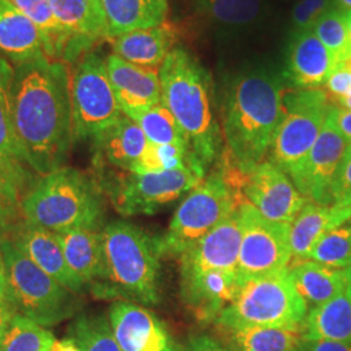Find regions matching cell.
Returning <instances> with one entry per match:
<instances>
[{
    "label": "cell",
    "instance_id": "54",
    "mask_svg": "<svg viewBox=\"0 0 351 351\" xmlns=\"http://www.w3.org/2000/svg\"><path fill=\"white\" fill-rule=\"evenodd\" d=\"M345 64V65H346V66H348V68H349V71H350L351 72V58L350 59H349V60H348V62H346V63H343Z\"/></svg>",
    "mask_w": 351,
    "mask_h": 351
},
{
    "label": "cell",
    "instance_id": "28",
    "mask_svg": "<svg viewBox=\"0 0 351 351\" xmlns=\"http://www.w3.org/2000/svg\"><path fill=\"white\" fill-rule=\"evenodd\" d=\"M64 256L78 281L94 285L103 274V239L101 232L91 228H78L58 233Z\"/></svg>",
    "mask_w": 351,
    "mask_h": 351
},
{
    "label": "cell",
    "instance_id": "47",
    "mask_svg": "<svg viewBox=\"0 0 351 351\" xmlns=\"http://www.w3.org/2000/svg\"><path fill=\"white\" fill-rule=\"evenodd\" d=\"M17 315L12 304L7 300H0V339L11 324L13 317Z\"/></svg>",
    "mask_w": 351,
    "mask_h": 351
},
{
    "label": "cell",
    "instance_id": "19",
    "mask_svg": "<svg viewBox=\"0 0 351 351\" xmlns=\"http://www.w3.org/2000/svg\"><path fill=\"white\" fill-rule=\"evenodd\" d=\"M237 272L204 271L181 274L182 301L202 322H215L239 293Z\"/></svg>",
    "mask_w": 351,
    "mask_h": 351
},
{
    "label": "cell",
    "instance_id": "14",
    "mask_svg": "<svg viewBox=\"0 0 351 351\" xmlns=\"http://www.w3.org/2000/svg\"><path fill=\"white\" fill-rule=\"evenodd\" d=\"M242 189L247 203L265 219L290 224L307 199L284 171L271 162H262L245 175Z\"/></svg>",
    "mask_w": 351,
    "mask_h": 351
},
{
    "label": "cell",
    "instance_id": "48",
    "mask_svg": "<svg viewBox=\"0 0 351 351\" xmlns=\"http://www.w3.org/2000/svg\"><path fill=\"white\" fill-rule=\"evenodd\" d=\"M50 351H82L81 348L78 346V343L75 339L71 337H66L64 339H55V342L52 343Z\"/></svg>",
    "mask_w": 351,
    "mask_h": 351
},
{
    "label": "cell",
    "instance_id": "35",
    "mask_svg": "<svg viewBox=\"0 0 351 351\" xmlns=\"http://www.w3.org/2000/svg\"><path fill=\"white\" fill-rule=\"evenodd\" d=\"M55 339L45 326L17 314L0 339V351H50Z\"/></svg>",
    "mask_w": 351,
    "mask_h": 351
},
{
    "label": "cell",
    "instance_id": "22",
    "mask_svg": "<svg viewBox=\"0 0 351 351\" xmlns=\"http://www.w3.org/2000/svg\"><path fill=\"white\" fill-rule=\"evenodd\" d=\"M350 219L351 204L307 202L290 223V247L294 262L307 261L319 239Z\"/></svg>",
    "mask_w": 351,
    "mask_h": 351
},
{
    "label": "cell",
    "instance_id": "3",
    "mask_svg": "<svg viewBox=\"0 0 351 351\" xmlns=\"http://www.w3.org/2000/svg\"><path fill=\"white\" fill-rule=\"evenodd\" d=\"M162 101L175 116L189 149L204 167L220 154L223 130L215 117L213 78L185 47L176 46L159 69Z\"/></svg>",
    "mask_w": 351,
    "mask_h": 351
},
{
    "label": "cell",
    "instance_id": "20",
    "mask_svg": "<svg viewBox=\"0 0 351 351\" xmlns=\"http://www.w3.org/2000/svg\"><path fill=\"white\" fill-rule=\"evenodd\" d=\"M107 71L116 98L124 113L141 111L162 101L159 71L129 63L117 55L106 58Z\"/></svg>",
    "mask_w": 351,
    "mask_h": 351
},
{
    "label": "cell",
    "instance_id": "29",
    "mask_svg": "<svg viewBox=\"0 0 351 351\" xmlns=\"http://www.w3.org/2000/svg\"><path fill=\"white\" fill-rule=\"evenodd\" d=\"M13 5L34 23L43 37L46 56L63 63H77L81 58L75 40L58 20L49 0H10Z\"/></svg>",
    "mask_w": 351,
    "mask_h": 351
},
{
    "label": "cell",
    "instance_id": "53",
    "mask_svg": "<svg viewBox=\"0 0 351 351\" xmlns=\"http://www.w3.org/2000/svg\"><path fill=\"white\" fill-rule=\"evenodd\" d=\"M345 274H346V277H348V282L351 285V267L345 269Z\"/></svg>",
    "mask_w": 351,
    "mask_h": 351
},
{
    "label": "cell",
    "instance_id": "37",
    "mask_svg": "<svg viewBox=\"0 0 351 351\" xmlns=\"http://www.w3.org/2000/svg\"><path fill=\"white\" fill-rule=\"evenodd\" d=\"M313 30L339 65L350 59L351 39L343 10L337 5L333 7L317 21Z\"/></svg>",
    "mask_w": 351,
    "mask_h": 351
},
{
    "label": "cell",
    "instance_id": "15",
    "mask_svg": "<svg viewBox=\"0 0 351 351\" xmlns=\"http://www.w3.org/2000/svg\"><path fill=\"white\" fill-rule=\"evenodd\" d=\"M108 320L123 351H182L163 322L142 304L116 302Z\"/></svg>",
    "mask_w": 351,
    "mask_h": 351
},
{
    "label": "cell",
    "instance_id": "9",
    "mask_svg": "<svg viewBox=\"0 0 351 351\" xmlns=\"http://www.w3.org/2000/svg\"><path fill=\"white\" fill-rule=\"evenodd\" d=\"M330 108L329 95L322 88L287 91L282 111L268 156L290 177L319 138Z\"/></svg>",
    "mask_w": 351,
    "mask_h": 351
},
{
    "label": "cell",
    "instance_id": "45",
    "mask_svg": "<svg viewBox=\"0 0 351 351\" xmlns=\"http://www.w3.org/2000/svg\"><path fill=\"white\" fill-rule=\"evenodd\" d=\"M182 351H232L228 349L226 343L213 339L207 335L191 336L186 345L182 346Z\"/></svg>",
    "mask_w": 351,
    "mask_h": 351
},
{
    "label": "cell",
    "instance_id": "39",
    "mask_svg": "<svg viewBox=\"0 0 351 351\" xmlns=\"http://www.w3.org/2000/svg\"><path fill=\"white\" fill-rule=\"evenodd\" d=\"M333 7H336L335 0H295L289 16L290 34L313 30Z\"/></svg>",
    "mask_w": 351,
    "mask_h": 351
},
{
    "label": "cell",
    "instance_id": "1",
    "mask_svg": "<svg viewBox=\"0 0 351 351\" xmlns=\"http://www.w3.org/2000/svg\"><path fill=\"white\" fill-rule=\"evenodd\" d=\"M11 107L24 163L40 176L63 168L75 142L66 63L42 53L14 65Z\"/></svg>",
    "mask_w": 351,
    "mask_h": 351
},
{
    "label": "cell",
    "instance_id": "42",
    "mask_svg": "<svg viewBox=\"0 0 351 351\" xmlns=\"http://www.w3.org/2000/svg\"><path fill=\"white\" fill-rule=\"evenodd\" d=\"M326 90L335 98L339 99L351 91V72L345 64H339L326 81Z\"/></svg>",
    "mask_w": 351,
    "mask_h": 351
},
{
    "label": "cell",
    "instance_id": "31",
    "mask_svg": "<svg viewBox=\"0 0 351 351\" xmlns=\"http://www.w3.org/2000/svg\"><path fill=\"white\" fill-rule=\"evenodd\" d=\"M303 337L351 341V285L332 300L313 307L303 323Z\"/></svg>",
    "mask_w": 351,
    "mask_h": 351
},
{
    "label": "cell",
    "instance_id": "11",
    "mask_svg": "<svg viewBox=\"0 0 351 351\" xmlns=\"http://www.w3.org/2000/svg\"><path fill=\"white\" fill-rule=\"evenodd\" d=\"M71 103L75 141L94 138L124 114L99 52L88 51L75 63Z\"/></svg>",
    "mask_w": 351,
    "mask_h": 351
},
{
    "label": "cell",
    "instance_id": "36",
    "mask_svg": "<svg viewBox=\"0 0 351 351\" xmlns=\"http://www.w3.org/2000/svg\"><path fill=\"white\" fill-rule=\"evenodd\" d=\"M68 335L82 351H123L113 336L110 320L103 315H81Z\"/></svg>",
    "mask_w": 351,
    "mask_h": 351
},
{
    "label": "cell",
    "instance_id": "40",
    "mask_svg": "<svg viewBox=\"0 0 351 351\" xmlns=\"http://www.w3.org/2000/svg\"><path fill=\"white\" fill-rule=\"evenodd\" d=\"M29 178L24 164L0 160V201L17 204L21 188Z\"/></svg>",
    "mask_w": 351,
    "mask_h": 351
},
{
    "label": "cell",
    "instance_id": "6",
    "mask_svg": "<svg viewBox=\"0 0 351 351\" xmlns=\"http://www.w3.org/2000/svg\"><path fill=\"white\" fill-rule=\"evenodd\" d=\"M239 282L234 301L215 320L219 329L303 326L310 308L291 284L288 269Z\"/></svg>",
    "mask_w": 351,
    "mask_h": 351
},
{
    "label": "cell",
    "instance_id": "34",
    "mask_svg": "<svg viewBox=\"0 0 351 351\" xmlns=\"http://www.w3.org/2000/svg\"><path fill=\"white\" fill-rule=\"evenodd\" d=\"M14 66L0 58V160L25 164L13 129L11 88Z\"/></svg>",
    "mask_w": 351,
    "mask_h": 351
},
{
    "label": "cell",
    "instance_id": "38",
    "mask_svg": "<svg viewBox=\"0 0 351 351\" xmlns=\"http://www.w3.org/2000/svg\"><path fill=\"white\" fill-rule=\"evenodd\" d=\"M308 259L339 269L351 267V219L319 239Z\"/></svg>",
    "mask_w": 351,
    "mask_h": 351
},
{
    "label": "cell",
    "instance_id": "41",
    "mask_svg": "<svg viewBox=\"0 0 351 351\" xmlns=\"http://www.w3.org/2000/svg\"><path fill=\"white\" fill-rule=\"evenodd\" d=\"M351 204V145L330 190V204Z\"/></svg>",
    "mask_w": 351,
    "mask_h": 351
},
{
    "label": "cell",
    "instance_id": "30",
    "mask_svg": "<svg viewBox=\"0 0 351 351\" xmlns=\"http://www.w3.org/2000/svg\"><path fill=\"white\" fill-rule=\"evenodd\" d=\"M288 275L303 301L313 307L332 300L349 285L345 269L310 259L288 267Z\"/></svg>",
    "mask_w": 351,
    "mask_h": 351
},
{
    "label": "cell",
    "instance_id": "13",
    "mask_svg": "<svg viewBox=\"0 0 351 351\" xmlns=\"http://www.w3.org/2000/svg\"><path fill=\"white\" fill-rule=\"evenodd\" d=\"M350 145L326 120L313 149L290 176L295 188L307 201L330 204V190Z\"/></svg>",
    "mask_w": 351,
    "mask_h": 351
},
{
    "label": "cell",
    "instance_id": "52",
    "mask_svg": "<svg viewBox=\"0 0 351 351\" xmlns=\"http://www.w3.org/2000/svg\"><path fill=\"white\" fill-rule=\"evenodd\" d=\"M345 16H346V23H348V29H349L351 39V11H345Z\"/></svg>",
    "mask_w": 351,
    "mask_h": 351
},
{
    "label": "cell",
    "instance_id": "24",
    "mask_svg": "<svg viewBox=\"0 0 351 351\" xmlns=\"http://www.w3.org/2000/svg\"><path fill=\"white\" fill-rule=\"evenodd\" d=\"M95 162L132 172L149 141L138 124L125 113L94 138Z\"/></svg>",
    "mask_w": 351,
    "mask_h": 351
},
{
    "label": "cell",
    "instance_id": "51",
    "mask_svg": "<svg viewBox=\"0 0 351 351\" xmlns=\"http://www.w3.org/2000/svg\"><path fill=\"white\" fill-rule=\"evenodd\" d=\"M336 5L343 11H351V0H335Z\"/></svg>",
    "mask_w": 351,
    "mask_h": 351
},
{
    "label": "cell",
    "instance_id": "2",
    "mask_svg": "<svg viewBox=\"0 0 351 351\" xmlns=\"http://www.w3.org/2000/svg\"><path fill=\"white\" fill-rule=\"evenodd\" d=\"M287 80L274 65H243L226 81L223 139L229 165L246 175L264 162L276 130Z\"/></svg>",
    "mask_w": 351,
    "mask_h": 351
},
{
    "label": "cell",
    "instance_id": "10",
    "mask_svg": "<svg viewBox=\"0 0 351 351\" xmlns=\"http://www.w3.org/2000/svg\"><path fill=\"white\" fill-rule=\"evenodd\" d=\"M201 164L155 173L101 175L97 178L101 190L107 191L117 213L124 216L154 213L164 204L190 193L203 181Z\"/></svg>",
    "mask_w": 351,
    "mask_h": 351
},
{
    "label": "cell",
    "instance_id": "55",
    "mask_svg": "<svg viewBox=\"0 0 351 351\" xmlns=\"http://www.w3.org/2000/svg\"><path fill=\"white\" fill-rule=\"evenodd\" d=\"M99 1H101V0H99Z\"/></svg>",
    "mask_w": 351,
    "mask_h": 351
},
{
    "label": "cell",
    "instance_id": "44",
    "mask_svg": "<svg viewBox=\"0 0 351 351\" xmlns=\"http://www.w3.org/2000/svg\"><path fill=\"white\" fill-rule=\"evenodd\" d=\"M326 120L351 143V111L330 104Z\"/></svg>",
    "mask_w": 351,
    "mask_h": 351
},
{
    "label": "cell",
    "instance_id": "46",
    "mask_svg": "<svg viewBox=\"0 0 351 351\" xmlns=\"http://www.w3.org/2000/svg\"><path fill=\"white\" fill-rule=\"evenodd\" d=\"M16 206L8 202L0 201V239L4 237V233L11 229V221L13 219Z\"/></svg>",
    "mask_w": 351,
    "mask_h": 351
},
{
    "label": "cell",
    "instance_id": "8",
    "mask_svg": "<svg viewBox=\"0 0 351 351\" xmlns=\"http://www.w3.org/2000/svg\"><path fill=\"white\" fill-rule=\"evenodd\" d=\"M241 202L224 171H217L189 193L177 208L167 233L158 237L163 256H181L213 228L234 213Z\"/></svg>",
    "mask_w": 351,
    "mask_h": 351
},
{
    "label": "cell",
    "instance_id": "43",
    "mask_svg": "<svg viewBox=\"0 0 351 351\" xmlns=\"http://www.w3.org/2000/svg\"><path fill=\"white\" fill-rule=\"evenodd\" d=\"M295 351H351V341L303 339Z\"/></svg>",
    "mask_w": 351,
    "mask_h": 351
},
{
    "label": "cell",
    "instance_id": "49",
    "mask_svg": "<svg viewBox=\"0 0 351 351\" xmlns=\"http://www.w3.org/2000/svg\"><path fill=\"white\" fill-rule=\"evenodd\" d=\"M7 291V268L4 262V255L0 247V300H5Z\"/></svg>",
    "mask_w": 351,
    "mask_h": 351
},
{
    "label": "cell",
    "instance_id": "27",
    "mask_svg": "<svg viewBox=\"0 0 351 351\" xmlns=\"http://www.w3.org/2000/svg\"><path fill=\"white\" fill-rule=\"evenodd\" d=\"M108 39L128 32L162 25L168 0H101Z\"/></svg>",
    "mask_w": 351,
    "mask_h": 351
},
{
    "label": "cell",
    "instance_id": "4",
    "mask_svg": "<svg viewBox=\"0 0 351 351\" xmlns=\"http://www.w3.org/2000/svg\"><path fill=\"white\" fill-rule=\"evenodd\" d=\"M103 274L94 291L101 298L155 306L160 302L158 237L124 220L103 229Z\"/></svg>",
    "mask_w": 351,
    "mask_h": 351
},
{
    "label": "cell",
    "instance_id": "21",
    "mask_svg": "<svg viewBox=\"0 0 351 351\" xmlns=\"http://www.w3.org/2000/svg\"><path fill=\"white\" fill-rule=\"evenodd\" d=\"M12 242L64 288L75 293L84 288L68 267L58 233L25 223L14 228Z\"/></svg>",
    "mask_w": 351,
    "mask_h": 351
},
{
    "label": "cell",
    "instance_id": "23",
    "mask_svg": "<svg viewBox=\"0 0 351 351\" xmlns=\"http://www.w3.org/2000/svg\"><path fill=\"white\" fill-rule=\"evenodd\" d=\"M177 29L169 23L128 32L113 38V53L129 63L147 69H160L168 53L175 49Z\"/></svg>",
    "mask_w": 351,
    "mask_h": 351
},
{
    "label": "cell",
    "instance_id": "50",
    "mask_svg": "<svg viewBox=\"0 0 351 351\" xmlns=\"http://www.w3.org/2000/svg\"><path fill=\"white\" fill-rule=\"evenodd\" d=\"M336 103L339 104V107H341V108H345V110L351 111V91L348 95H345V97H342L339 99H336Z\"/></svg>",
    "mask_w": 351,
    "mask_h": 351
},
{
    "label": "cell",
    "instance_id": "18",
    "mask_svg": "<svg viewBox=\"0 0 351 351\" xmlns=\"http://www.w3.org/2000/svg\"><path fill=\"white\" fill-rule=\"evenodd\" d=\"M337 66L333 55L316 37L314 30L290 34L282 73L293 88L310 90L326 86Z\"/></svg>",
    "mask_w": 351,
    "mask_h": 351
},
{
    "label": "cell",
    "instance_id": "25",
    "mask_svg": "<svg viewBox=\"0 0 351 351\" xmlns=\"http://www.w3.org/2000/svg\"><path fill=\"white\" fill-rule=\"evenodd\" d=\"M60 24L75 40L80 58L107 39L106 19L99 0H49Z\"/></svg>",
    "mask_w": 351,
    "mask_h": 351
},
{
    "label": "cell",
    "instance_id": "5",
    "mask_svg": "<svg viewBox=\"0 0 351 351\" xmlns=\"http://www.w3.org/2000/svg\"><path fill=\"white\" fill-rule=\"evenodd\" d=\"M104 211L97 178L73 168L42 176L21 201L25 223L53 233L78 228L97 229Z\"/></svg>",
    "mask_w": 351,
    "mask_h": 351
},
{
    "label": "cell",
    "instance_id": "32",
    "mask_svg": "<svg viewBox=\"0 0 351 351\" xmlns=\"http://www.w3.org/2000/svg\"><path fill=\"white\" fill-rule=\"evenodd\" d=\"M232 351H295L303 339V326L219 329Z\"/></svg>",
    "mask_w": 351,
    "mask_h": 351
},
{
    "label": "cell",
    "instance_id": "33",
    "mask_svg": "<svg viewBox=\"0 0 351 351\" xmlns=\"http://www.w3.org/2000/svg\"><path fill=\"white\" fill-rule=\"evenodd\" d=\"M125 114L138 124L150 143L181 145L189 147L188 141L176 121L175 116L163 101L149 108Z\"/></svg>",
    "mask_w": 351,
    "mask_h": 351
},
{
    "label": "cell",
    "instance_id": "7",
    "mask_svg": "<svg viewBox=\"0 0 351 351\" xmlns=\"http://www.w3.org/2000/svg\"><path fill=\"white\" fill-rule=\"evenodd\" d=\"M7 268L5 300L19 315L39 326H56L75 315L80 301L20 250L12 239H0Z\"/></svg>",
    "mask_w": 351,
    "mask_h": 351
},
{
    "label": "cell",
    "instance_id": "16",
    "mask_svg": "<svg viewBox=\"0 0 351 351\" xmlns=\"http://www.w3.org/2000/svg\"><path fill=\"white\" fill-rule=\"evenodd\" d=\"M242 224L237 208L181 256V274L226 271L239 274Z\"/></svg>",
    "mask_w": 351,
    "mask_h": 351
},
{
    "label": "cell",
    "instance_id": "17",
    "mask_svg": "<svg viewBox=\"0 0 351 351\" xmlns=\"http://www.w3.org/2000/svg\"><path fill=\"white\" fill-rule=\"evenodd\" d=\"M194 17L217 37H243L262 27L271 10L267 0H190Z\"/></svg>",
    "mask_w": 351,
    "mask_h": 351
},
{
    "label": "cell",
    "instance_id": "26",
    "mask_svg": "<svg viewBox=\"0 0 351 351\" xmlns=\"http://www.w3.org/2000/svg\"><path fill=\"white\" fill-rule=\"evenodd\" d=\"M45 53L37 26L10 0H0V58L14 65Z\"/></svg>",
    "mask_w": 351,
    "mask_h": 351
},
{
    "label": "cell",
    "instance_id": "12",
    "mask_svg": "<svg viewBox=\"0 0 351 351\" xmlns=\"http://www.w3.org/2000/svg\"><path fill=\"white\" fill-rule=\"evenodd\" d=\"M242 241L239 249V281L288 269L291 261L290 224L265 219L250 203L239 204Z\"/></svg>",
    "mask_w": 351,
    "mask_h": 351
}]
</instances>
